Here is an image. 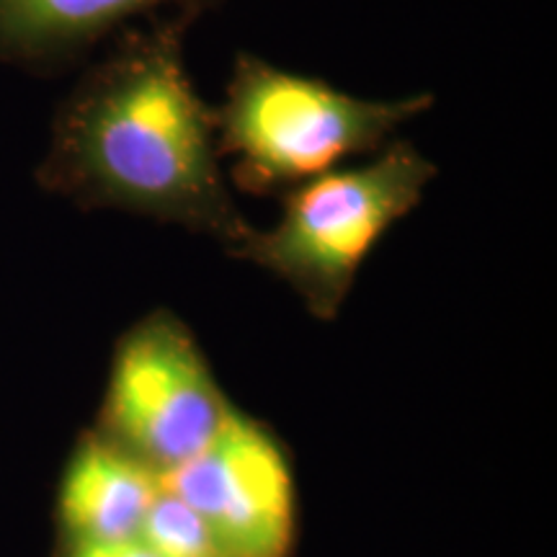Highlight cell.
I'll use <instances>...</instances> for the list:
<instances>
[{
  "instance_id": "cell-1",
  "label": "cell",
  "mask_w": 557,
  "mask_h": 557,
  "mask_svg": "<svg viewBox=\"0 0 557 557\" xmlns=\"http://www.w3.org/2000/svg\"><path fill=\"white\" fill-rule=\"evenodd\" d=\"M189 26L165 16L116 34L60 103L37 181L83 209L178 225L230 250L253 225L222 171L214 107L186 67Z\"/></svg>"
},
{
  "instance_id": "cell-2",
  "label": "cell",
  "mask_w": 557,
  "mask_h": 557,
  "mask_svg": "<svg viewBox=\"0 0 557 557\" xmlns=\"http://www.w3.org/2000/svg\"><path fill=\"white\" fill-rule=\"evenodd\" d=\"M431 107V94L364 99L238 52L214 127L235 189L284 197L348 160L374 156Z\"/></svg>"
},
{
  "instance_id": "cell-3",
  "label": "cell",
  "mask_w": 557,
  "mask_h": 557,
  "mask_svg": "<svg viewBox=\"0 0 557 557\" xmlns=\"http://www.w3.org/2000/svg\"><path fill=\"white\" fill-rule=\"evenodd\" d=\"M436 173L434 160L395 137L361 163L284 194L276 225L250 227L230 253L289 284L318 320H333L361 263L395 222L421 205Z\"/></svg>"
},
{
  "instance_id": "cell-4",
  "label": "cell",
  "mask_w": 557,
  "mask_h": 557,
  "mask_svg": "<svg viewBox=\"0 0 557 557\" xmlns=\"http://www.w3.org/2000/svg\"><path fill=\"white\" fill-rule=\"evenodd\" d=\"M233 413L181 320L152 310L116 344L103 434L160 478L197 457Z\"/></svg>"
},
{
  "instance_id": "cell-5",
  "label": "cell",
  "mask_w": 557,
  "mask_h": 557,
  "mask_svg": "<svg viewBox=\"0 0 557 557\" xmlns=\"http://www.w3.org/2000/svg\"><path fill=\"white\" fill-rule=\"evenodd\" d=\"M197 508L227 557H287L295 542V483L276 436L253 418L227 416L218 436L160 478Z\"/></svg>"
},
{
  "instance_id": "cell-6",
  "label": "cell",
  "mask_w": 557,
  "mask_h": 557,
  "mask_svg": "<svg viewBox=\"0 0 557 557\" xmlns=\"http://www.w3.org/2000/svg\"><path fill=\"white\" fill-rule=\"evenodd\" d=\"M222 0H0V62L52 73L137 18L194 24Z\"/></svg>"
},
{
  "instance_id": "cell-7",
  "label": "cell",
  "mask_w": 557,
  "mask_h": 557,
  "mask_svg": "<svg viewBox=\"0 0 557 557\" xmlns=\"http://www.w3.org/2000/svg\"><path fill=\"white\" fill-rule=\"evenodd\" d=\"M160 491V475L103 431L70 457L60 485L58 517L70 545L135 540Z\"/></svg>"
},
{
  "instance_id": "cell-8",
  "label": "cell",
  "mask_w": 557,
  "mask_h": 557,
  "mask_svg": "<svg viewBox=\"0 0 557 557\" xmlns=\"http://www.w3.org/2000/svg\"><path fill=\"white\" fill-rule=\"evenodd\" d=\"M137 540L158 557H227L197 508L163 483L145 513Z\"/></svg>"
},
{
  "instance_id": "cell-9",
  "label": "cell",
  "mask_w": 557,
  "mask_h": 557,
  "mask_svg": "<svg viewBox=\"0 0 557 557\" xmlns=\"http://www.w3.org/2000/svg\"><path fill=\"white\" fill-rule=\"evenodd\" d=\"M67 557H158L152 549H148L135 540L122 542H94V545H70Z\"/></svg>"
}]
</instances>
